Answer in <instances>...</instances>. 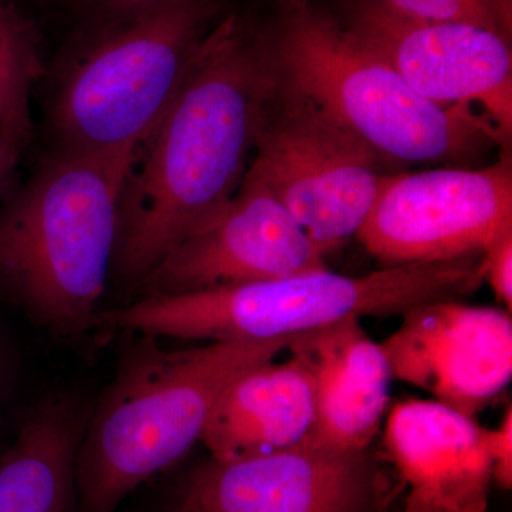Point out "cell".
I'll use <instances>...</instances> for the list:
<instances>
[{
    "label": "cell",
    "mask_w": 512,
    "mask_h": 512,
    "mask_svg": "<svg viewBox=\"0 0 512 512\" xmlns=\"http://www.w3.org/2000/svg\"><path fill=\"white\" fill-rule=\"evenodd\" d=\"M275 87L261 23L228 10L137 148L120 195L114 278L136 286L232 200Z\"/></svg>",
    "instance_id": "cell-1"
},
{
    "label": "cell",
    "mask_w": 512,
    "mask_h": 512,
    "mask_svg": "<svg viewBox=\"0 0 512 512\" xmlns=\"http://www.w3.org/2000/svg\"><path fill=\"white\" fill-rule=\"evenodd\" d=\"M138 146L101 153L52 148L0 198V298L57 335L93 328Z\"/></svg>",
    "instance_id": "cell-2"
},
{
    "label": "cell",
    "mask_w": 512,
    "mask_h": 512,
    "mask_svg": "<svg viewBox=\"0 0 512 512\" xmlns=\"http://www.w3.org/2000/svg\"><path fill=\"white\" fill-rule=\"evenodd\" d=\"M261 29L276 82L390 165H461L508 146L477 110L421 97L376 50L309 0H279Z\"/></svg>",
    "instance_id": "cell-3"
},
{
    "label": "cell",
    "mask_w": 512,
    "mask_h": 512,
    "mask_svg": "<svg viewBox=\"0 0 512 512\" xmlns=\"http://www.w3.org/2000/svg\"><path fill=\"white\" fill-rule=\"evenodd\" d=\"M291 340L165 350L150 339L131 352L84 427L77 512H116L141 484L178 463L201 440L228 384L275 360Z\"/></svg>",
    "instance_id": "cell-4"
},
{
    "label": "cell",
    "mask_w": 512,
    "mask_h": 512,
    "mask_svg": "<svg viewBox=\"0 0 512 512\" xmlns=\"http://www.w3.org/2000/svg\"><path fill=\"white\" fill-rule=\"evenodd\" d=\"M228 0H170L79 23L50 70L46 126L56 150H121L156 126Z\"/></svg>",
    "instance_id": "cell-5"
},
{
    "label": "cell",
    "mask_w": 512,
    "mask_h": 512,
    "mask_svg": "<svg viewBox=\"0 0 512 512\" xmlns=\"http://www.w3.org/2000/svg\"><path fill=\"white\" fill-rule=\"evenodd\" d=\"M483 282V254L387 266L363 276L325 268L271 281L140 298L100 311L94 326L153 339L266 342L346 319L403 316L424 303L461 301Z\"/></svg>",
    "instance_id": "cell-6"
},
{
    "label": "cell",
    "mask_w": 512,
    "mask_h": 512,
    "mask_svg": "<svg viewBox=\"0 0 512 512\" xmlns=\"http://www.w3.org/2000/svg\"><path fill=\"white\" fill-rule=\"evenodd\" d=\"M390 167L311 101L276 82L249 171L325 258L356 237Z\"/></svg>",
    "instance_id": "cell-7"
},
{
    "label": "cell",
    "mask_w": 512,
    "mask_h": 512,
    "mask_svg": "<svg viewBox=\"0 0 512 512\" xmlns=\"http://www.w3.org/2000/svg\"><path fill=\"white\" fill-rule=\"evenodd\" d=\"M512 232V163L390 173L356 238L382 264L484 254Z\"/></svg>",
    "instance_id": "cell-8"
},
{
    "label": "cell",
    "mask_w": 512,
    "mask_h": 512,
    "mask_svg": "<svg viewBox=\"0 0 512 512\" xmlns=\"http://www.w3.org/2000/svg\"><path fill=\"white\" fill-rule=\"evenodd\" d=\"M325 268V256L301 225L268 185L248 170L232 200L171 249L136 289L140 298H154Z\"/></svg>",
    "instance_id": "cell-9"
},
{
    "label": "cell",
    "mask_w": 512,
    "mask_h": 512,
    "mask_svg": "<svg viewBox=\"0 0 512 512\" xmlns=\"http://www.w3.org/2000/svg\"><path fill=\"white\" fill-rule=\"evenodd\" d=\"M343 25L376 50L424 99L487 117L505 143L512 134L511 40L457 22H419L352 0Z\"/></svg>",
    "instance_id": "cell-10"
},
{
    "label": "cell",
    "mask_w": 512,
    "mask_h": 512,
    "mask_svg": "<svg viewBox=\"0 0 512 512\" xmlns=\"http://www.w3.org/2000/svg\"><path fill=\"white\" fill-rule=\"evenodd\" d=\"M382 485L366 451L299 446L211 460L185 481L177 512H377Z\"/></svg>",
    "instance_id": "cell-11"
},
{
    "label": "cell",
    "mask_w": 512,
    "mask_h": 512,
    "mask_svg": "<svg viewBox=\"0 0 512 512\" xmlns=\"http://www.w3.org/2000/svg\"><path fill=\"white\" fill-rule=\"evenodd\" d=\"M393 379L474 417L512 377L511 312L461 301L424 303L404 313L380 342Z\"/></svg>",
    "instance_id": "cell-12"
},
{
    "label": "cell",
    "mask_w": 512,
    "mask_h": 512,
    "mask_svg": "<svg viewBox=\"0 0 512 512\" xmlns=\"http://www.w3.org/2000/svg\"><path fill=\"white\" fill-rule=\"evenodd\" d=\"M286 350L311 373L315 389V420L305 444L369 450L394 380L382 345L353 318L293 336Z\"/></svg>",
    "instance_id": "cell-13"
},
{
    "label": "cell",
    "mask_w": 512,
    "mask_h": 512,
    "mask_svg": "<svg viewBox=\"0 0 512 512\" xmlns=\"http://www.w3.org/2000/svg\"><path fill=\"white\" fill-rule=\"evenodd\" d=\"M384 443L410 494L444 512H487L493 485L488 429L436 400L397 403Z\"/></svg>",
    "instance_id": "cell-14"
},
{
    "label": "cell",
    "mask_w": 512,
    "mask_h": 512,
    "mask_svg": "<svg viewBox=\"0 0 512 512\" xmlns=\"http://www.w3.org/2000/svg\"><path fill=\"white\" fill-rule=\"evenodd\" d=\"M315 420V389L301 360L262 363L228 384L201 443L212 460L262 456L305 443Z\"/></svg>",
    "instance_id": "cell-15"
},
{
    "label": "cell",
    "mask_w": 512,
    "mask_h": 512,
    "mask_svg": "<svg viewBox=\"0 0 512 512\" xmlns=\"http://www.w3.org/2000/svg\"><path fill=\"white\" fill-rule=\"evenodd\" d=\"M89 414L63 394L30 410L0 456V512H77L76 454Z\"/></svg>",
    "instance_id": "cell-16"
},
{
    "label": "cell",
    "mask_w": 512,
    "mask_h": 512,
    "mask_svg": "<svg viewBox=\"0 0 512 512\" xmlns=\"http://www.w3.org/2000/svg\"><path fill=\"white\" fill-rule=\"evenodd\" d=\"M46 76L42 36L16 0H0V134L30 144L36 84Z\"/></svg>",
    "instance_id": "cell-17"
},
{
    "label": "cell",
    "mask_w": 512,
    "mask_h": 512,
    "mask_svg": "<svg viewBox=\"0 0 512 512\" xmlns=\"http://www.w3.org/2000/svg\"><path fill=\"white\" fill-rule=\"evenodd\" d=\"M399 18L457 22L512 37V0H359Z\"/></svg>",
    "instance_id": "cell-18"
},
{
    "label": "cell",
    "mask_w": 512,
    "mask_h": 512,
    "mask_svg": "<svg viewBox=\"0 0 512 512\" xmlns=\"http://www.w3.org/2000/svg\"><path fill=\"white\" fill-rule=\"evenodd\" d=\"M484 281L507 311L512 308V232L497 239L483 254Z\"/></svg>",
    "instance_id": "cell-19"
},
{
    "label": "cell",
    "mask_w": 512,
    "mask_h": 512,
    "mask_svg": "<svg viewBox=\"0 0 512 512\" xmlns=\"http://www.w3.org/2000/svg\"><path fill=\"white\" fill-rule=\"evenodd\" d=\"M488 446L493 461V484L503 490L512 487V410L508 407L500 426L488 429Z\"/></svg>",
    "instance_id": "cell-20"
},
{
    "label": "cell",
    "mask_w": 512,
    "mask_h": 512,
    "mask_svg": "<svg viewBox=\"0 0 512 512\" xmlns=\"http://www.w3.org/2000/svg\"><path fill=\"white\" fill-rule=\"evenodd\" d=\"M72 2L74 8L79 10L80 23H82L156 8L170 0H72Z\"/></svg>",
    "instance_id": "cell-21"
},
{
    "label": "cell",
    "mask_w": 512,
    "mask_h": 512,
    "mask_svg": "<svg viewBox=\"0 0 512 512\" xmlns=\"http://www.w3.org/2000/svg\"><path fill=\"white\" fill-rule=\"evenodd\" d=\"M29 143L0 134V198L19 180V165Z\"/></svg>",
    "instance_id": "cell-22"
},
{
    "label": "cell",
    "mask_w": 512,
    "mask_h": 512,
    "mask_svg": "<svg viewBox=\"0 0 512 512\" xmlns=\"http://www.w3.org/2000/svg\"><path fill=\"white\" fill-rule=\"evenodd\" d=\"M400 512H444V511H441L440 508L436 507V505L427 503V501L421 500V498L416 497V495L409 493V495H407L406 501H404L402 511H400Z\"/></svg>",
    "instance_id": "cell-23"
},
{
    "label": "cell",
    "mask_w": 512,
    "mask_h": 512,
    "mask_svg": "<svg viewBox=\"0 0 512 512\" xmlns=\"http://www.w3.org/2000/svg\"><path fill=\"white\" fill-rule=\"evenodd\" d=\"M3 384H5V360H3L2 346H0V397H2Z\"/></svg>",
    "instance_id": "cell-24"
}]
</instances>
